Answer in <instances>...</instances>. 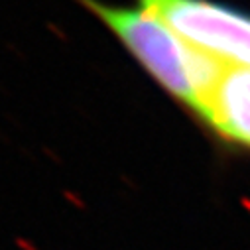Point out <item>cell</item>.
I'll return each mask as SVG.
<instances>
[{
    "mask_svg": "<svg viewBox=\"0 0 250 250\" xmlns=\"http://www.w3.org/2000/svg\"><path fill=\"white\" fill-rule=\"evenodd\" d=\"M199 51L250 69V14L217 0H138Z\"/></svg>",
    "mask_w": 250,
    "mask_h": 250,
    "instance_id": "cell-2",
    "label": "cell"
},
{
    "mask_svg": "<svg viewBox=\"0 0 250 250\" xmlns=\"http://www.w3.org/2000/svg\"><path fill=\"white\" fill-rule=\"evenodd\" d=\"M77 2L114 34L166 93L197 116L203 114L229 65L187 43L162 18L140 4L118 6L104 0Z\"/></svg>",
    "mask_w": 250,
    "mask_h": 250,
    "instance_id": "cell-1",
    "label": "cell"
},
{
    "mask_svg": "<svg viewBox=\"0 0 250 250\" xmlns=\"http://www.w3.org/2000/svg\"><path fill=\"white\" fill-rule=\"evenodd\" d=\"M199 118L227 142L250 148V69L229 67Z\"/></svg>",
    "mask_w": 250,
    "mask_h": 250,
    "instance_id": "cell-3",
    "label": "cell"
}]
</instances>
